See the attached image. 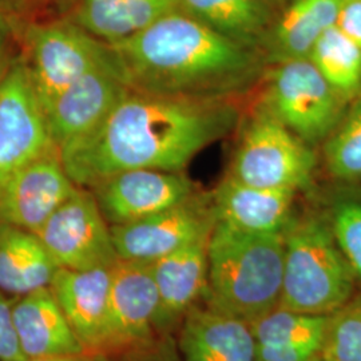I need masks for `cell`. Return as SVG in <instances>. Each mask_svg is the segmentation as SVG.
Instances as JSON below:
<instances>
[{
    "label": "cell",
    "mask_w": 361,
    "mask_h": 361,
    "mask_svg": "<svg viewBox=\"0 0 361 361\" xmlns=\"http://www.w3.org/2000/svg\"><path fill=\"white\" fill-rule=\"evenodd\" d=\"M229 99H195L130 89L104 122L59 153L79 188L91 189L134 169L182 171L195 155L232 133Z\"/></svg>",
    "instance_id": "1"
},
{
    "label": "cell",
    "mask_w": 361,
    "mask_h": 361,
    "mask_svg": "<svg viewBox=\"0 0 361 361\" xmlns=\"http://www.w3.org/2000/svg\"><path fill=\"white\" fill-rule=\"evenodd\" d=\"M110 46L130 89L158 95L229 99L255 86L268 67L257 49L180 10Z\"/></svg>",
    "instance_id": "2"
},
{
    "label": "cell",
    "mask_w": 361,
    "mask_h": 361,
    "mask_svg": "<svg viewBox=\"0 0 361 361\" xmlns=\"http://www.w3.org/2000/svg\"><path fill=\"white\" fill-rule=\"evenodd\" d=\"M204 301L246 323L277 308L283 290V233H249L217 221L207 244Z\"/></svg>",
    "instance_id": "3"
},
{
    "label": "cell",
    "mask_w": 361,
    "mask_h": 361,
    "mask_svg": "<svg viewBox=\"0 0 361 361\" xmlns=\"http://www.w3.org/2000/svg\"><path fill=\"white\" fill-rule=\"evenodd\" d=\"M283 235L284 271L279 307L329 316L355 296L357 279L322 210H295Z\"/></svg>",
    "instance_id": "4"
},
{
    "label": "cell",
    "mask_w": 361,
    "mask_h": 361,
    "mask_svg": "<svg viewBox=\"0 0 361 361\" xmlns=\"http://www.w3.org/2000/svg\"><path fill=\"white\" fill-rule=\"evenodd\" d=\"M10 22L15 35L22 40V54L44 111L78 78L116 59L109 43L67 16L47 22Z\"/></svg>",
    "instance_id": "5"
},
{
    "label": "cell",
    "mask_w": 361,
    "mask_h": 361,
    "mask_svg": "<svg viewBox=\"0 0 361 361\" xmlns=\"http://www.w3.org/2000/svg\"><path fill=\"white\" fill-rule=\"evenodd\" d=\"M348 99L310 58L271 66L261 110L310 145L324 142L347 111Z\"/></svg>",
    "instance_id": "6"
},
{
    "label": "cell",
    "mask_w": 361,
    "mask_h": 361,
    "mask_svg": "<svg viewBox=\"0 0 361 361\" xmlns=\"http://www.w3.org/2000/svg\"><path fill=\"white\" fill-rule=\"evenodd\" d=\"M316 166L312 145L259 109L243 131L229 174L256 188L298 193L310 189Z\"/></svg>",
    "instance_id": "7"
},
{
    "label": "cell",
    "mask_w": 361,
    "mask_h": 361,
    "mask_svg": "<svg viewBox=\"0 0 361 361\" xmlns=\"http://www.w3.org/2000/svg\"><path fill=\"white\" fill-rule=\"evenodd\" d=\"M54 149L46 111L20 54L0 79V186Z\"/></svg>",
    "instance_id": "8"
},
{
    "label": "cell",
    "mask_w": 361,
    "mask_h": 361,
    "mask_svg": "<svg viewBox=\"0 0 361 361\" xmlns=\"http://www.w3.org/2000/svg\"><path fill=\"white\" fill-rule=\"evenodd\" d=\"M35 234L59 268H111L119 259L111 226L86 188H78Z\"/></svg>",
    "instance_id": "9"
},
{
    "label": "cell",
    "mask_w": 361,
    "mask_h": 361,
    "mask_svg": "<svg viewBox=\"0 0 361 361\" xmlns=\"http://www.w3.org/2000/svg\"><path fill=\"white\" fill-rule=\"evenodd\" d=\"M216 224L212 194L197 193L154 216L111 226V234L119 259L153 264L210 237Z\"/></svg>",
    "instance_id": "10"
},
{
    "label": "cell",
    "mask_w": 361,
    "mask_h": 361,
    "mask_svg": "<svg viewBox=\"0 0 361 361\" xmlns=\"http://www.w3.org/2000/svg\"><path fill=\"white\" fill-rule=\"evenodd\" d=\"M157 313L158 292L152 265L118 259L111 267L109 324L101 353L142 348L159 340Z\"/></svg>",
    "instance_id": "11"
},
{
    "label": "cell",
    "mask_w": 361,
    "mask_h": 361,
    "mask_svg": "<svg viewBox=\"0 0 361 361\" xmlns=\"http://www.w3.org/2000/svg\"><path fill=\"white\" fill-rule=\"evenodd\" d=\"M129 90L116 58L113 62L92 67L78 78L46 110L55 147L61 152L90 134Z\"/></svg>",
    "instance_id": "12"
},
{
    "label": "cell",
    "mask_w": 361,
    "mask_h": 361,
    "mask_svg": "<svg viewBox=\"0 0 361 361\" xmlns=\"http://www.w3.org/2000/svg\"><path fill=\"white\" fill-rule=\"evenodd\" d=\"M110 226L154 216L197 194L182 171L134 169L114 174L90 189Z\"/></svg>",
    "instance_id": "13"
},
{
    "label": "cell",
    "mask_w": 361,
    "mask_h": 361,
    "mask_svg": "<svg viewBox=\"0 0 361 361\" xmlns=\"http://www.w3.org/2000/svg\"><path fill=\"white\" fill-rule=\"evenodd\" d=\"M78 188L54 149L0 186V224L37 233Z\"/></svg>",
    "instance_id": "14"
},
{
    "label": "cell",
    "mask_w": 361,
    "mask_h": 361,
    "mask_svg": "<svg viewBox=\"0 0 361 361\" xmlns=\"http://www.w3.org/2000/svg\"><path fill=\"white\" fill-rule=\"evenodd\" d=\"M50 289L85 352L101 353L109 324L111 268L89 271L59 268Z\"/></svg>",
    "instance_id": "15"
},
{
    "label": "cell",
    "mask_w": 361,
    "mask_h": 361,
    "mask_svg": "<svg viewBox=\"0 0 361 361\" xmlns=\"http://www.w3.org/2000/svg\"><path fill=\"white\" fill-rule=\"evenodd\" d=\"M207 244L209 237L150 264L158 292L157 331L159 336L174 335L186 313L205 296Z\"/></svg>",
    "instance_id": "16"
},
{
    "label": "cell",
    "mask_w": 361,
    "mask_h": 361,
    "mask_svg": "<svg viewBox=\"0 0 361 361\" xmlns=\"http://www.w3.org/2000/svg\"><path fill=\"white\" fill-rule=\"evenodd\" d=\"M182 361H255L256 340L250 324L201 300L177 331Z\"/></svg>",
    "instance_id": "17"
},
{
    "label": "cell",
    "mask_w": 361,
    "mask_h": 361,
    "mask_svg": "<svg viewBox=\"0 0 361 361\" xmlns=\"http://www.w3.org/2000/svg\"><path fill=\"white\" fill-rule=\"evenodd\" d=\"M297 192L246 185L228 174L212 193L217 221L249 233H283Z\"/></svg>",
    "instance_id": "18"
},
{
    "label": "cell",
    "mask_w": 361,
    "mask_h": 361,
    "mask_svg": "<svg viewBox=\"0 0 361 361\" xmlns=\"http://www.w3.org/2000/svg\"><path fill=\"white\" fill-rule=\"evenodd\" d=\"M13 319L26 359L86 353L50 286L15 297Z\"/></svg>",
    "instance_id": "19"
},
{
    "label": "cell",
    "mask_w": 361,
    "mask_h": 361,
    "mask_svg": "<svg viewBox=\"0 0 361 361\" xmlns=\"http://www.w3.org/2000/svg\"><path fill=\"white\" fill-rule=\"evenodd\" d=\"M343 0H293L259 46L267 65L310 58L317 40L336 25Z\"/></svg>",
    "instance_id": "20"
},
{
    "label": "cell",
    "mask_w": 361,
    "mask_h": 361,
    "mask_svg": "<svg viewBox=\"0 0 361 361\" xmlns=\"http://www.w3.org/2000/svg\"><path fill=\"white\" fill-rule=\"evenodd\" d=\"M176 10L178 0H77L65 16L95 38L114 44Z\"/></svg>",
    "instance_id": "21"
},
{
    "label": "cell",
    "mask_w": 361,
    "mask_h": 361,
    "mask_svg": "<svg viewBox=\"0 0 361 361\" xmlns=\"http://www.w3.org/2000/svg\"><path fill=\"white\" fill-rule=\"evenodd\" d=\"M59 267L35 233L0 224V290L20 297L50 286Z\"/></svg>",
    "instance_id": "22"
},
{
    "label": "cell",
    "mask_w": 361,
    "mask_h": 361,
    "mask_svg": "<svg viewBox=\"0 0 361 361\" xmlns=\"http://www.w3.org/2000/svg\"><path fill=\"white\" fill-rule=\"evenodd\" d=\"M178 10L257 50L271 28V10L264 0H178Z\"/></svg>",
    "instance_id": "23"
},
{
    "label": "cell",
    "mask_w": 361,
    "mask_h": 361,
    "mask_svg": "<svg viewBox=\"0 0 361 361\" xmlns=\"http://www.w3.org/2000/svg\"><path fill=\"white\" fill-rule=\"evenodd\" d=\"M323 77L348 101L361 90V49L337 27L328 28L310 52Z\"/></svg>",
    "instance_id": "24"
},
{
    "label": "cell",
    "mask_w": 361,
    "mask_h": 361,
    "mask_svg": "<svg viewBox=\"0 0 361 361\" xmlns=\"http://www.w3.org/2000/svg\"><path fill=\"white\" fill-rule=\"evenodd\" d=\"M329 316L277 307L250 323V328L256 344L301 345L323 350Z\"/></svg>",
    "instance_id": "25"
},
{
    "label": "cell",
    "mask_w": 361,
    "mask_h": 361,
    "mask_svg": "<svg viewBox=\"0 0 361 361\" xmlns=\"http://www.w3.org/2000/svg\"><path fill=\"white\" fill-rule=\"evenodd\" d=\"M322 212L336 244L361 281V188L344 183L332 190Z\"/></svg>",
    "instance_id": "26"
},
{
    "label": "cell",
    "mask_w": 361,
    "mask_h": 361,
    "mask_svg": "<svg viewBox=\"0 0 361 361\" xmlns=\"http://www.w3.org/2000/svg\"><path fill=\"white\" fill-rule=\"evenodd\" d=\"M329 174L343 183L361 182V98L347 109L340 123L324 141Z\"/></svg>",
    "instance_id": "27"
},
{
    "label": "cell",
    "mask_w": 361,
    "mask_h": 361,
    "mask_svg": "<svg viewBox=\"0 0 361 361\" xmlns=\"http://www.w3.org/2000/svg\"><path fill=\"white\" fill-rule=\"evenodd\" d=\"M322 353L326 361H361V295L329 316Z\"/></svg>",
    "instance_id": "28"
},
{
    "label": "cell",
    "mask_w": 361,
    "mask_h": 361,
    "mask_svg": "<svg viewBox=\"0 0 361 361\" xmlns=\"http://www.w3.org/2000/svg\"><path fill=\"white\" fill-rule=\"evenodd\" d=\"M94 361H182L173 336L161 337L142 348L92 355Z\"/></svg>",
    "instance_id": "29"
},
{
    "label": "cell",
    "mask_w": 361,
    "mask_h": 361,
    "mask_svg": "<svg viewBox=\"0 0 361 361\" xmlns=\"http://www.w3.org/2000/svg\"><path fill=\"white\" fill-rule=\"evenodd\" d=\"M13 298L0 290V361L25 360L15 334L13 319Z\"/></svg>",
    "instance_id": "30"
},
{
    "label": "cell",
    "mask_w": 361,
    "mask_h": 361,
    "mask_svg": "<svg viewBox=\"0 0 361 361\" xmlns=\"http://www.w3.org/2000/svg\"><path fill=\"white\" fill-rule=\"evenodd\" d=\"M320 352L301 345L256 344L255 361H312Z\"/></svg>",
    "instance_id": "31"
},
{
    "label": "cell",
    "mask_w": 361,
    "mask_h": 361,
    "mask_svg": "<svg viewBox=\"0 0 361 361\" xmlns=\"http://www.w3.org/2000/svg\"><path fill=\"white\" fill-rule=\"evenodd\" d=\"M335 26L361 49V0H343Z\"/></svg>",
    "instance_id": "32"
},
{
    "label": "cell",
    "mask_w": 361,
    "mask_h": 361,
    "mask_svg": "<svg viewBox=\"0 0 361 361\" xmlns=\"http://www.w3.org/2000/svg\"><path fill=\"white\" fill-rule=\"evenodd\" d=\"M15 35L10 19L0 15V77L11 63V40Z\"/></svg>",
    "instance_id": "33"
},
{
    "label": "cell",
    "mask_w": 361,
    "mask_h": 361,
    "mask_svg": "<svg viewBox=\"0 0 361 361\" xmlns=\"http://www.w3.org/2000/svg\"><path fill=\"white\" fill-rule=\"evenodd\" d=\"M43 0H0V15L7 19L20 20L34 11Z\"/></svg>",
    "instance_id": "34"
},
{
    "label": "cell",
    "mask_w": 361,
    "mask_h": 361,
    "mask_svg": "<svg viewBox=\"0 0 361 361\" xmlns=\"http://www.w3.org/2000/svg\"><path fill=\"white\" fill-rule=\"evenodd\" d=\"M22 361H94V357L90 353H79V355H59V356L34 357V359H25Z\"/></svg>",
    "instance_id": "35"
},
{
    "label": "cell",
    "mask_w": 361,
    "mask_h": 361,
    "mask_svg": "<svg viewBox=\"0 0 361 361\" xmlns=\"http://www.w3.org/2000/svg\"><path fill=\"white\" fill-rule=\"evenodd\" d=\"M75 1L77 0H55V7H56L58 13H61L62 16H65L73 8Z\"/></svg>",
    "instance_id": "36"
},
{
    "label": "cell",
    "mask_w": 361,
    "mask_h": 361,
    "mask_svg": "<svg viewBox=\"0 0 361 361\" xmlns=\"http://www.w3.org/2000/svg\"><path fill=\"white\" fill-rule=\"evenodd\" d=\"M312 361H326V359L324 357L323 353L320 352V353H319V355H317V356H316V357H314Z\"/></svg>",
    "instance_id": "37"
},
{
    "label": "cell",
    "mask_w": 361,
    "mask_h": 361,
    "mask_svg": "<svg viewBox=\"0 0 361 361\" xmlns=\"http://www.w3.org/2000/svg\"><path fill=\"white\" fill-rule=\"evenodd\" d=\"M1 77H3V75H1ZM1 77H0V79H1Z\"/></svg>",
    "instance_id": "38"
}]
</instances>
